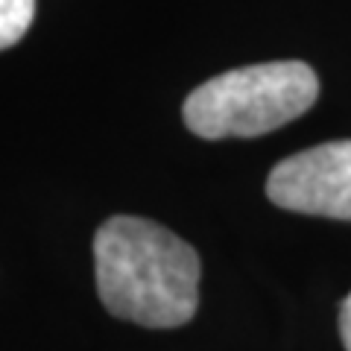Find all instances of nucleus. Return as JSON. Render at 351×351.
Returning a JSON list of instances; mask_svg holds the SVG:
<instances>
[{
	"label": "nucleus",
	"instance_id": "obj_3",
	"mask_svg": "<svg viewBox=\"0 0 351 351\" xmlns=\"http://www.w3.org/2000/svg\"><path fill=\"white\" fill-rule=\"evenodd\" d=\"M267 196L284 211L351 219V141H328L278 161Z\"/></svg>",
	"mask_w": 351,
	"mask_h": 351
},
{
	"label": "nucleus",
	"instance_id": "obj_5",
	"mask_svg": "<svg viewBox=\"0 0 351 351\" xmlns=\"http://www.w3.org/2000/svg\"><path fill=\"white\" fill-rule=\"evenodd\" d=\"M339 337H343L346 351H351V293L339 304Z\"/></svg>",
	"mask_w": 351,
	"mask_h": 351
},
{
	"label": "nucleus",
	"instance_id": "obj_2",
	"mask_svg": "<svg viewBox=\"0 0 351 351\" xmlns=\"http://www.w3.org/2000/svg\"><path fill=\"white\" fill-rule=\"evenodd\" d=\"M319 97V76L304 62H263L234 68L193 88L182 117L205 141L258 138L302 117Z\"/></svg>",
	"mask_w": 351,
	"mask_h": 351
},
{
	"label": "nucleus",
	"instance_id": "obj_4",
	"mask_svg": "<svg viewBox=\"0 0 351 351\" xmlns=\"http://www.w3.org/2000/svg\"><path fill=\"white\" fill-rule=\"evenodd\" d=\"M32 18H36V0H0V50L24 38Z\"/></svg>",
	"mask_w": 351,
	"mask_h": 351
},
{
	"label": "nucleus",
	"instance_id": "obj_1",
	"mask_svg": "<svg viewBox=\"0 0 351 351\" xmlns=\"http://www.w3.org/2000/svg\"><path fill=\"white\" fill-rule=\"evenodd\" d=\"M94 263L100 302L117 319L179 328L199 307V255L152 219H106L94 237Z\"/></svg>",
	"mask_w": 351,
	"mask_h": 351
}]
</instances>
